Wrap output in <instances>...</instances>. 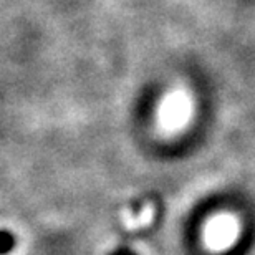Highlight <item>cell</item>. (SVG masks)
<instances>
[{
	"label": "cell",
	"instance_id": "2",
	"mask_svg": "<svg viewBox=\"0 0 255 255\" xmlns=\"http://www.w3.org/2000/svg\"><path fill=\"white\" fill-rule=\"evenodd\" d=\"M111 255H136V254L131 252V251H126V249H123V251H116L115 254H111Z\"/></svg>",
	"mask_w": 255,
	"mask_h": 255
},
{
	"label": "cell",
	"instance_id": "1",
	"mask_svg": "<svg viewBox=\"0 0 255 255\" xmlns=\"http://www.w3.org/2000/svg\"><path fill=\"white\" fill-rule=\"evenodd\" d=\"M15 244V236L8 231H0V255H7L13 251Z\"/></svg>",
	"mask_w": 255,
	"mask_h": 255
}]
</instances>
